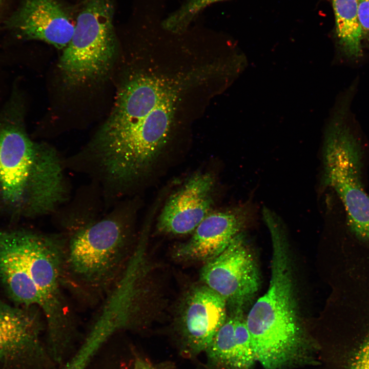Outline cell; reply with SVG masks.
<instances>
[{
    "label": "cell",
    "mask_w": 369,
    "mask_h": 369,
    "mask_svg": "<svg viewBox=\"0 0 369 369\" xmlns=\"http://www.w3.org/2000/svg\"><path fill=\"white\" fill-rule=\"evenodd\" d=\"M335 16L336 31L340 46L348 57L362 55L363 30L360 22L357 0H332Z\"/></svg>",
    "instance_id": "obj_13"
},
{
    "label": "cell",
    "mask_w": 369,
    "mask_h": 369,
    "mask_svg": "<svg viewBox=\"0 0 369 369\" xmlns=\"http://www.w3.org/2000/svg\"><path fill=\"white\" fill-rule=\"evenodd\" d=\"M266 224L273 248L270 280L245 320L256 361L265 369H286L306 362L313 349L299 320L285 235L278 220Z\"/></svg>",
    "instance_id": "obj_3"
},
{
    "label": "cell",
    "mask_w": 369,
    "mask_h": 369,
    "mask_svg": "<svg viewBox=\"0 0 369 369\" xmlns=\"http://www.w3.org/2000/svg\"><path fill=\"white\" fill-rule=\"evenodd\" d=\"M324 139V184L340 198L350 231L369 246V195L362 183L360 142L340 113L330 122Z\"/></svg>",
    "instance_id": "obj_5"
},
{
    "label": "cell",
    "mask_w": 369,
    "mask_h": 369,
    "mask_svg": "<svg viewBox=\"0 0 369 369\" xmlns=\"http://www.w3.org/2000/svg\"><path fill=\"white\" fill-rule=\"evenodd\" d=\"M2 1H3V0H0V6H1V3H2Z\"/></svg>",
    "instance_id": "obj_21"
},
{
    "label": "cell",
    "mask_w": 369,
    "mask_h": 369,
    "mask_svg": "<svg viewBox=\"0 0 369 369\" xmlns=\"http://www.w3.org/2000/svg\"><path fill=\"white\" fill-rule=\"evenodd\" d=\"M67 241L65 278L89 292L102 293L114 285L129 259L128 229L119 217L80 228Z\"/></svg>",
    "instance_id": "obj_4"
},
{
    "label": "cell",
    "mask_w": 369,
    "mask_h": 369,
    "mask_svg": "<svg viewBox=\"0 0 369 369\" xmlns=\"http://www.w3.org/2000/svg\"><path fill=\"white\" fill-rule=\"evenodd\" d=\"M340 361V369H369V327L348 336Z\"/></svg>",
    "instance_id": "obj_15"
},
{
    "label": "cell",
    "mask_w": 369,
    "mask_h": 369,
    "mask_svg": "<svg viewBox=\"0 0 369 369\" xmlns=\"http://www.w3.org/2000/svg\"><path fill=\"white\" fill-rule=\"evenodd\" d=\"M223 0H188L162 23L163 27L177 33L184 31L199 12L212 3Z\"/></svg>",
    "instance_id": "obj_17"
},
{
    "label": "cell",
    "mask_w": 369,
    "mask_h": 369,
    "mask_svg": "<svg viewBox=\"0 0 369 369\" xmlns=\"http://www.w3.org/2000/svg\"><path fill=\"white\" fill-rule=\"evenodd\" d=\"M24 119L16 93L0 112V217L12 220L51 213L67 197L57 153L30 137Z\"/></svg>",
    "instance_id": "obj_1"
},
{
    "label": "cell",
    "mask_w": 369,
    "mask_h": 369,
    "mask_svg": "<svg viewBox=\"0 0 369 369\" xmlns=\"http://www.w3.org/2000/svg\"><path fill=\"white\" fill-rule=\"evenodd\" d=\"M75 23L57 0H23L7 25L17 37L44 41L65 48Z\"/></svg>",
    "instance_id": "obj_9"
},
{
    "label": "cell",
    "mask_w": 369,
    "mask_h": 369,
    "mask_svg": "<svg viewBox=\"0 0 369 369\" xmlns=\"http://www.w3.org/2000/svg\"><path fill=\"white\" fill-rule=\"evenodd\" d=\"M215 179L208 172L190 177L165 203L157 227L163 233L183 235L193 232L211 212Z\"/></svg>",
    "instance_id": "obj_8"
},
{
    "label": "cell",
    "mask_w": 369,
    "mask_h": 369,
    "mask_svg": "<svg viewBox=\"0 0 369 369\" xmlns=\"http://www.w3.org/2000/svg\"><path fill=\"white\" fill-rule=\"evenodd\" d=\"M226 301L206 285L190 289L180 305L179 321L188 345L206 351L227 320Z\"/></svg>",
    "instance_id": "obj_10"
},
{
    "label": "cell",
    "mask_w": 369,
    "mask_h": 369,
    "mask_svg": "<svg viewBox=\"0 0 369 369\" xmlns=\"http://www.w3.org/2000/svg\"><path fill=\"white\" fill-rule=\"evenodd\" d=\"M358 15L363 31H369V0H357Z\"/></svg>",
    "instance_id": "obj_19"
},
{
    "label": "cell",
    "mask_w": 369,
    "mask_h": 369,
    "mask_svg": "<svg viewBox=\"0 0 369 369\" xmlns=\"http://www.w3.org/2000/svg\"><path fill=\"white\" fill-rule=\"evenodd\" d=\"M64 244L59 238L27 228L0 229V283L17 305L41 311L52 340L67 337L74 329L61 288Z\"/></svg>",
    "instance_id": "obj_2"
},
{
    "label": "cell",
    "mask_w": 369,
    "mask_h": 369,
    "mask_svg": "<svg viewBox=\"0 0 369 369\" xmlns=\"http://www.w3.org/2000/svg\"><path fill=\"white\" fill-rule=\"evenodd\" d=\"M206 352L210 361L218 369H239L234 316L227 318Z\"/></svg>",
    "instance_id": "obj_14"
},
{
    "label": "cell",
    "mask_w": 369,
    "mask_h": 369,
    "mask_svg": "<svg viewBox=\"0 0 369 369\" xmlns=\"http://www.w3.org/2000/svg\"><path fill=\"white\" fill-rule=\"evenodd\" d=\"M111 335L104 327L94 324L81 347L63 369H85L94 354Z\"/></svg>",
    "instance_id": "obj_16"
},
{
    "label": "cell",
    "mask_w": 369,
    "mask_h": 369,
    "mask_svg": "<svg viewBox=\"0 0 369 369\" xmlns=\"http://www.w3.org/2000/svg\"><path fill=\"white\" fill-rule=\"evenodd\" d=\"M204 284L237 308L258 290L260 275L254 255L240 233L201 271Z\"/></svg>",
    "instance_id": "obj_7"
},
{
    "label": "cell",
    "mask_w": 369,
    "mask_h": 369,
    "mask_svg": "<svg viewBox=\"0 0 369 369\" xmlns=\"http://www.w3.org/2000/svg\"><path fill=\"white\" fill-rule=\"evenodd\" d=\"M111 0H86L58 67L66 80L78 85L106 73L113 59L116 40Z\"/></svg>",
    "instance_id": "obj_6"
},
{
    "label": "cell",
    "mask_w": 369,
    "mask_h": 369,
    "mask_svg": "<svg viewBox=\"0 0 369 369\" xmlns=\"http://www.w3.org/2000/svg\"><path fill=\"white\" fill-rule=\"evenodd\" d=\"M133 369H154L147 362L139 359L135 362Z\"/></svg>",
    "instance_id": "obj_20"
},
{
    "label": "cell",
    "mask_w": 369,
    "mask_h": 369,
    "mask_svg": "<svg viewBox=\"0 0 369 369\" xmlns=\"http://www.w3.org/2000/svg\"><path fill=\"white\" fill-rule=\"evenodd\" d=\"M250 213L246 207L211 212L187 242L174 252L179 260L207 262L221 253L247 225Z\"/></svg>",
    "instance_id": "obj_11"
},
{
    "label": "cell",
    "mask_w": 369,
    "mask_h": 369,
    "mask_svg": "<svg viewBox=\"0 0 369 369\" xmlns=\"http://www.w3.org/2000/svg\"><path fill=\"white\" fill-rule=\"evenodd\" d=\"M39 312L35 306H12L0 299V358L37 347L42 328Z\"/></svg>",
    "instance_id": "obj_12"
},
{
    "label": "cell",
    "mask_w": 369,
    "mask_h": 369,
    "mask_svg": "<svg viewBox=\"0 0 369 369\" xmlns=\"http://www.w3.org/2000/svg\"><path fill=\"white\" fill-rule=\"evenodd\" d=\"M234 316V336L237 344L239 369H251L256 361L250 333L245 320Z\"/></svg>",
    "instance_id": "obj_18"
}]
</instances>
